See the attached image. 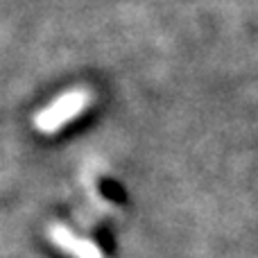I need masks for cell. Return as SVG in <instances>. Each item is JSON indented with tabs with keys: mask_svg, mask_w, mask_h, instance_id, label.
Listing matches in <instances>:
<instances>
[{
	"mask_svg": "<svg viewBox=\"0 0 258 258\" xmlns=\"http://www.w3.org/2000/svg\"><path fill=\"white\" fill-rule=\"evenodd\" d=\"M50 240L63 251V254L73 258H102V249L95 242H91L89 238H82L77 233H73L63 224H52L50 227Z\"/></svg>",
	"mask_w": 258,
	"mask_h": 258,
	"instance_id": "obj_2",
	"label": "cell"
},
{
	"mask_svg": "<svg viewBox=\"0 0 258 258\" xmlns=\"http://www.w3.org/2000/svg\"><path fill=\"white\" fill-rule=\"evenodd\" d=\"M91 104V93L86 89H71L54 98L45 109L34 116V129L39 134H57L73 118L82 116Z\"/></svg>",
	"mask_w": 258,
	"mask_h": 258,
	"instance_id": "obj_1",
	"label": "cell"
}]
</instances>
